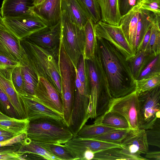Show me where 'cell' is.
Listing matches in <instances>:
<instances>
[{
    "mask_svg": "<svg viewBox=\"0 0 160 160\" xmlns=\"http://www.w3.org/2000/svg\"><path fill=\"white\" fill-rule=\"evenodd\" d=\"M21 146V143L11 146L0 147V154L17 151L19 149Z\"/></svg>",
    "mask_w": 160,
    "mask_h": 160,
    "instance_id": "cell-46",
    "label": "cell"
},
{
    "mask_svg": "<svg viewBox=\"0 0 160 160\" xmlns=\"http://www.w3.org/2000/svg\"><path fill=\"white\" fill-rule=\"evenodd\" d=\"M35 142L56 158L58 160H74L72 155L66 149L64 145Z\"/></svg>",
    "mask_w": 160,
    "mask_h": 160,
    "instance_id": "cell-32",
    "label": "cell"
},
{
    "mask_svg": "<svg viewBox=\"0 0 160 160\" xmlns=\"http://www.w3.org/2000/svg\"><path fill=\"white\" fill-rule=\"evenodd\" d=\"M20 95L26 118L29 121L43 118L63 119L59 114L35 100L31 96Z\"/></svg>",
    "mask_w": 160,
    "mask_h": 160,
    "instance_id": "cell-16",
    "label": "cell"
},
{
    "mask_svg": "<svg viewBox=\"0 0 160 160\" xmlns=\"http://www.w3.org/2000/svg\"><path fill=\"white\" fill-rule=\"evenodd\" d=\"M83 28L85 42L83 55L85 60H93L95 57L97 42L95 23L89 19Z\"/></svg>",
    "mask_w": 160,
    "mask_h": 160,
    "instance_id": "cell-23",
    "label": "cell"
},
{
    "mask_svg": "<svg viewBox=\"0 0 160 160\" xmlns=\"http://www.w3.org/2000/svg\"><path fill=\"white\" fill-rule=\"evenodd\" d=\"M130 131V130L129 129H117L109 132L92 139L120 144Z\"/></svg>",
    "mask_w": 160,
    "mask_h": 160,
    "instance_id": "cell-34",
    "label": "cell"
},
{
    "mask_svg": "<svg viewBox=\"0 0 160 160\" xmlns=\"http://www.w3.org/2000/svg\"><path fill=\"white\" fill-rule=\"evenodd\" d=\"M149 145L160 147V120L157 121L150 128L145 130Z\"/></svg>",
    "mask_w": 160,
    "mask_h": 160,
    "instance_id": "cell-38",
    "label": "cell"
},
{
    "mask_svg": "<svg viewBox=\"0 0 160 160\" xmlns=\"http://www.w3.org/2000/svg\"><path fill=\"white\" fill-rule=\"evenodd\" d=\"M0 107L6 115L11 118L20 119L7 96L0 87Z\"/></svg>",
    "mask_w": 160,
    "mask_h": 160,
    "instance_id": "cell-39",
    "label": "cell"
},
{
    "mask_svg": "<svg viewBox=\"0 0 160 160\" xmlns=\"http://www.w3.org/2000/svg\"><path fill=\"white\" fill-rule=\"evenodd\" d=\"M88 13L91 19L95 24L101 20L99 7L97 0H80Z\"/></svg>",
    "mask_w": 160,
    "mask_h": 160,
    "instance_id": "cell-37",
    "label": "cell"
},
{
    "mask_svg": "<svg viewBox=\"0 0 160 160\" xmlns=\"http://www.w3.org/2000/svg\"><path fill=\"white\" fill-rule=\"evenodd\" d=\"M61 9L65 11L72 21L81 28L91 19L80 0H61Z\"/></svg>",
    "mask_w": 160,
    "mask_h": 160,
    "instance_id": "cell-19",
    "label": "cell"
},
{
    "mask_svg": "<svg viewBox=\"0 0 160 160\" xmlns=\"http://www.w3.org/2000/svg\"><path fill=\"white\" fill-rule=\"evenodd\" d=\"M96 37L95 56L102 67L112 97H122L135 91V80L126 58L110 42Z\"/></svg>",
    "mask_w": 160,
    "mask_h": 160,
    "instance_id": "cell-1",
    "label": "cell"
},
{
    "mask_svg": "<svg viewBox=\"0 0 160 160\" xmlns=\"http://www.w3.org/2000/svg\"><path fill=\"white\" fill-rule=\"evenodd\" d=\"M60 38L64 49L75 68L83 54L85 37L83 28H81L71 20L65 11L61 12Z\"/></svg>",
    "mask_w": 160,
    "mask_h": 160,
    "instance_id": "cell-6",
    "label": "cell"
},
{
    "mask_svg": "<svg viewBox=\"0 0 160 160\" xmlns=\"http://www.w3.org/2000/svg\"><path fill=\"white\" fill-rule=\"evenodd\" d=\"M30 66L39 77L48 80L62 97V87L58 58L26 38L20 40Z\"/></svg>",
    "mask_w": 160,
    "mask_h": 160,
    "instance_id": "cell-3",
    "label": "cell"
},
{
    "mask_svg": "<svg viewBox=\"0 0 160 160\" xmlns=\"http://www.w3.org/2000/svg\"><path fill=\"white\" fill-rule=\"evenodd\" d=\"M108 111L118 112L123 116L128 121L130 130L136 131L140 129L138 96L135 91L122 97L113 98Z\"/></svg>",
    "mask_w": 160,
    "mask_h": 160,
    "instance_id": "cell-9",
    "label": "cell"
},
{
    "mask_svg": "<svg viewBox=\"0 0 160 160\" xmlns=\"http://www.w3.org/2000/svg\"><path fill=\"white\" fill-rule=\"evenodd\" d=\"M61 0H44L41 4L34 6L32 11L48 27L54 26L60 22Z\"/></svg>",
    "mask_w": 160,
    "mask_h": 160,
    "instance_id": "cell-15",
    "label": "cell"
},
{
    "mask_svg": "<svg viewBox=\"0 0 160 160\" xmlns=\"http://www.w3.org/2000/svg\"><path fill=\"white\" fill-rule=\"evenodd\" d=\"M135 90L137 93L151 90L160 86V73L138 80H135Z\"/></svg>",
    "mask_w": 160,
    "mask_h": 160,
    "instance_id": "cell-33",
    "label": "cell"
},
{
    "mask_svg": "<svg viewBox=\"0 0 160 160\" xmlns=\"http://www.w3.org/2000/svg\"><path fill=\"white\" fill-rule=\"evenodd\" d=\"M4 23L2 21V18L0 12V27L4 25Z\"/></svg>",
    "mask_w": 160,
    "mask_h": 160,
    "instance_id": "cell-52",
    "label": "cell"
},
{
    "mask_svg": "<svg viewBox=\"0 0 160 160\" xmlns=\"http://www.w3.org/2000/svg\"><path fill=\"white\" fill-rule=\"evenodd\" d=\"M86 61L90 91L88 113L89 118L92 119L101 116L108 110L109 103L113 98L97 57L95 56L93 60Z\"/></svg>",
    "mask_w": 160,
    "mask_h": 160,
    "instance_id": "cell-2",
    "label": "cell"
},
{
    "mask_svg": "<svg viewBox=\"0 0 160 160\" xmlns=\"http://www.w3.org/2000/svg\"><path fill=\"white\" fill-rule=\"evenodd\" d=\"M27 118L10 119L0 120V129L12 133L15 136L27 133L29 122Z\"/></svg>",
    "mask_w": 160,
    "mask_h": 160,
    "instance_id": "cell-26",
    "label": "cell"
},
{
    "mask_svg": "<svg viewBox=\"0 0 160 160\" xmlns=\"http://www.w3.org/2000/svg\"><path fill=\"white\" fill-rule=\"evenodd\" d=\"M118 129L101 124L94 123L92 125L85 124L78 132L77 135L80 138L92 139L109 132Z\"/></svg>",
    "mask_w": 160,
    "mask_h": 160,
    "instance_id": "cell-29",
    "label": "cell"
},
{
    "mask_svg": "<svg viewBox=\"0 0 160 160\" xmlns=\"http://www.w3.org/2000/svg\"><path fill=\"white\" fill-rule=\"evenodd\" d=\"M137 5L141 10L160 14V0H141Z\"/></svg>",
    "mask_w": 160,
    "mask_h": 160,
    "instance_id": "cell-40",
    "label": "cell"
},
{
    "mask_svg": "<svg viewBox=\"0 0 160 160\" xmlns=\"http://www.w3.org/2000/svg\"><path fill=\"white\" fill-rule=\"evenodd\" d=\"M118 129H130L126 119L119 113L107 111L101 116L95 118L93 122Z\"/></svg>",
    "mask_w": 160,
    "mask_h": 160,
    "instance_id": "cell-25",
    "label": "cell"
},
{
    "mask_svg": "<svg viewBox=\"0 0 160 160\" xmlns=\"http://www.w3.org/2000/svg\"><path fill=\"white\" fill-rule=\"evenodd\" d=\"M17 151L0 153V160H25L22 154Z\"/></svg>",
    "mask_w": 160,
    "mask_h": 160,
    "instance_id": "cell-44",
    "label": "cell"
},
{
    "mask_svg": "<svg viewBox=\"0 0 160 160\" xmlns=\"http://www.w3.org/2000/svg\"><path fill=\"white\" fill-rule=\"evenodd\" d=\"M160 16L149 11L141 10L139 13L135 38V53L147 31L152 22Z\"/></svg>",
    "mask_w": 160,
    "mask_h": 160,
    "instance_id": "cell-22",
    "label": "cell"
},
{
    "mask_svg": "<svg viewBox=\"0 0 160 160\" xmlns=\"http://www.w3.org/2000/svg\"><path fill=\"white\" fill-rule=\"evenodd\" d=\"M26 91L28 95H33L39 77L29 65L22 66Z\"/></svg>",
    "mask_w": 160,
    "mask_h": 160,
    "instance_id": "cell-31",
    "label": "cell"
},
{
    "mask_svg": "<svg viewBox=\"0 0 160 160\" xmlns=\"http://www.w3.org/2000/svg\"><path fill=\"white\" fill-rule=\"evenodd\" d=\"M152 25L148 28L138 48L137 52L139 51H145L148 43L150 38Z\"/></svg>",
    "mask_w": 160,
    "mask_h": 160,
    "instance_id": "cell-45",
    "label": "cell"
},
{
    "mask_svg": "<svg viewBox=\"0 0 160 160\" xmlns=\"http://www.w3.org/2000/svg\"><path fill=\"white\" fill-rule=\"evenodd\" d=\"M0 53L19 62L22 66L29 65L26 52L20 40L9 31L4 25L0 27Z\"/></svg>",
    "mask_w": 160,
    "mask_h": 160,
    "instance_id": "cell-12",
    "label": "cell"
},
{
    "mask_svg": "<svg viewBox=\"0 0 160 160\" xmlns=\"http://www.w3.org/2000/svg\"><path fill=\"white\" fill-rule=\"evenodd\" d=\"M27 134L35 142L57 145L64 144L73 136L63 119L51 118L30 121Z\"/></svg>",
    "mask_w": 160,
    "mask_h": 160,
    "instance_id": "cell-4",
    "label": "cell"
},
{
    "mask_svg": "<svg viewBox=\"0 0 160 160\" xmlns=\"http://www.w3.org/2000/svg\"><path fill=\"white\" fill-rule=\"evenodd\" d=\"M121 147L130 154L137 156L146 154L148 150L145 130L136 131L130 130L126 137L120 143Z\"/></svg>",
    "mask_w": 160,
    "mask_h": 160,
    "instance_id": "cell-17",
    "label": "cell"
},
{
    "mask_svg": "<svg viewBox=\"0 0 160 160\" xmlns=\"http://www.w3.org/2000/svg\"><path fill=\"white\" fill-rule=\"evenodd\" d=\"M158 73H160V54L153 56L150 59L135 80L145 78Z\"/></svg>",
    "mask_w": 160,
    "mask_h": 160,
    "instance_id": "cell-35",
    "label": "cell"
},
{
    "mask_svg": "<svg viewBox=\"0 0 160 160\" xmlns=\"http://www.w3.org/2000/svg\"><path fill=\"white\" fill-rule=\"evenodd\" d=\"M93 159L94 160H146L141 156L131 155L121 147L110 148L95 153Z\"/></svg>",
    "mask_w": 160,
    "mask_h": 160,
    "instance_id": "cell-24",
    "label": "cell"
},
{
    "mask_svg": "<svg viewBox=\"0 0 160 160\" xmlns=\"http://www.w3.org/2000/svg\"><path fill=\"white\" fill-rule=\"evenodd\" d=\"M95 153L90 150L86 151L83 155V160H90L93 159Z\"/></svg>",
    "mask_w": 160,
    "mask_h": 160,
    "instance_id": "cell-49",
    "label": "cell"
},
{
    "mask_svg": "<svg viewBox=\"0 0 160 160\" xmlns=\"http://www.w3.org/2000/svg\"><path fill=\"white\" fill-rule=\"evenodd\" d=\"M118 0L120 11L122 16L127 13L139 2L138 0Z\"/></svg>",
    "mask_w": 160,
    "mask_h": 160,
    "instance_id": "cell-42",
    "label": "cell"
},
{
    "mask_svg": "<svg viewBox=\"0 0 160 160\" xmlns=\"http://www.w3.org/2000/svg\"><path fill=\"white\" fill-rule=\"evenodd\" d=\"M11 78L13 86L17 93L21 96H27L21 65L14 68Z\"/></svg>",
    "mask_w": 160,
    "mask_h": 160,
    "instance_id": "cell-36",
    "label": "cell"
},
{
    "mask_svg": "<svg viewBox=\"0 0 160 160\" xmlns=\"http://www.w3.org/2000/svg\"><path fill=\"white\" fill-rule=\"evenodd\" d=\"M145 154V158L147 159L160 160V151H148Z\"/></svg>",
    "mask_w": 160,
    "mask_h": 160,
    "instance_id": "cell-47",
    "label": "cell"
},
{
    "mask_svg": "<svg viewBox=\"0 0 160 160\" xmlns=\"http://www.w3.org/2000/svg\"><path fill=\"white\" fill-rule=\"evenodd\" d=\"M160 16L152 22L149 42L145 52L154 56L160 54Z\"/></svg>",
    "mask_w": 160,
    "mask_h": 160,
    "instance_id": "cell-30",
    "label": "cell"
},
{
    "mask_svg": "<svg viewBox=\"0 0 160 160\" xmlns=\"http://www.w3.org/2000/svg\"><path fill=\"white\" fill-rule=\"evenodd\" d=\"M12 118H11L8 116L6 115L0 111V120L10 119Z\"/></svg>",
    "mask_w": 160,
    "mask_h": 160,
    "instance_id": "cell-50",
    "label": "cell"
},
{
    "mask_svg": "<svg viewBox=\"0 0 160 160\" xmlns=\"http://www.w3.org/2000/svg\"><path fill=\"white\" fill-rule=\"evenodd\" d=\"M14 136L12 133L0 129V142L8 139Z\"/></svg>",
    "mask_w": 160,
    "mask_h": 160,
    "instance_id": "cell-48",
    "label": "cell"
},
{
    "mask_svg": "<svg viewBox=\"0 0 160 160\" xmlns=\"http://www.w3.org/2000/svg\"><path fill=\"white\" fill-rule=\"evenodd\" d=\"M100 8L101 21L107 24L119 26L122 16L118 0H97Z\"/></svg>",
    "mask_w": 160,
    "mask_h": 160,
    "instance_id": "cell-21",
    "label": "cell"
},
{
    "mask_svg": "<svg viewBox=\"0 0 160 160\" xmlns=\"http://www.w3.org/2000/svg\"><path fill=\"white\" fill-rule=\"evenodd\" d=\"M96 37L103 38L112 44L128 60L135 52L127 41L119 26L111 25L100 21L95 24Z\"/></svg>",
    "mask_w": 160,
    "mask_h": 160,
    "instance_id": "cell-10",
    "label": "cell"
},
{
    "mask_svg": "<svg viewBox=\"0 0 160 160\" xmlns=\"http://www.w3.org/2000/svg\"><path fill=\"white\" fill-rule=\"evenodd\" d=\"M28 137L27 133H23L4 141L0 142V147L11 146L22 143Z\"/></svg>",
    "mask_w": 160,
    "mask_h": 160,
    "instance_id": "cell-41",
    "label": "cell"
},
{
    "mask_svg": "<svg viewBox=\"0 0 160 160\" xmlns=\"http://www.w3.org/2000/svg\"><path fill=\"white\" fill-rule=\"evenodd\" d=\"M145 51H138L127 60L128 65L135 80L138 77L147 62L153 56Z\"/></svg>",
    "mask_w": 160,
    "mask_h": 160,
    "instance_id": "cell-27",
    "label": "cell"
},
{
    "mask_svg": "<svg viewBox=\"0 0 160 160\" xmlns=\"http://www.w3.org/2000/svg\"><path fill=\"white\" fill-rule=\"evenodd\" d=\"M34 0H3L0 8L2 18L17 16L32 12Z\"/></svg>",
    "mask_w": 160,
    "mask_h": 160,
    "instance_id": "cell-20",
    "label": "cell"
},
{
    "mask_svg": "<svg viewBox=\"0 0 160 160\" xmlns=\"http://www.w3.org/2000/svg\"><path fill=\"white\" fill-rule=\"evenodd\" d=\"M58 61L61 80L63 119L71 121L73 108L75 91V71L71 60L67 54L60 38Z\"/></svg>",
    "mask_w": 160,
    "mask_h": 160,
    "instance_id": "cell-5",
    "label": "cell"
},
{
    "mask_svg": "<svg viewBox=\"0 0 160 160\" xmlns=\"http://www.w3.org/2000/svg\"><path fill=\"white\" fill-rule=\"evenodd\" d=\"M138 96L140 128L146 130L160 120V86Z\"/></svg>",
    "mask_w": 160,
    "mask_h": 160,
    "instance_id": "cell-7",
    "label": "cell"
},
{
    "mask_svg": "<svg viewBox=\"0 0 160 160\" xmlns=\"http://www.w3.org/2000/svg\"><path fill=\"white\" fill-rule=\"evenodd\" d=\"M30 96L36 101L56 112L63 118L61 96L55 87L45 78L42 77H39L34 94Z\"/></svg>",
    "mask_w": 160,
    "mask_h": 160,
    "instance_id": "cell-11",
    "label": "cell"
},
{
    "mask_svg": "<svg viewBox=\"0 0 160 160\" xmlns=\"http://www.w3.org/2000/svg\"><path fill=\"white\" fill-rule=\"evenodd\" d=\"M140 11L137 4L134 6L127 13L122 16L119 25L128 42L134 50L136 30Z\"/></svg>",
    "mask_w": 160,
    "mask_h": 160,
    "instance_id": "cell-18",
    "label": "cell"
},
{
    "mask_svg": "<svg viewBox=\"0 0 160 160\" xmlns=\"http://www.w3.org/2000/svg\"><path fill=\"white\" fill-rule=\"evenodd\" d=\"M44 0H34L33 4L34 6L38 5L42 3Z\"/></svg>",
    "mask_w": 160,
    "mask_h": 160,
    "instance_id": "cell-51",
    "label": "cell"
},
{
    "mask_svg": "<svg viewBox=\"0 0 160 160\" xmlns=\"http://www.w3.org/2000/svg\"><path fill=\"white\" fill-rule=\"evenodd\" d=\"M13 69H0V87L7 96L20 119H25L26 117L22 100L12 82L11 76Z\"/></svg>",
    "mask_w": 160,
    "mask_h": 160,
    "instance_id": "cell-14",
    "label": "cell"
},
{
    "mask_svg": "<svg viewBox=\"0 0 160 160\" xmlns=\"http://www.w3.org/2000/svg\"><path fill=\"white\" fill-rule=\"evenodd\" d=\"M6 27L19 39L48 27L33 12L2 18Z\"/></svg>",
    "mask_w": 160,
    "mask_h": 160,
    "instance_id": "cell-8",
    "label": "cell"
},
{
    "mask_svg": "<svg viewBox=\"0 0 160 160\" xmlns=\"http://www.w3.org/2000/svg\"><path fill=\"white\" fill-rule=\"evenodd\" d=\"M21 65L16 61L12 60L0 53V69H13Z\"/></svg>",
    "mask_w": 160,
    "mask_h": 160,
    "instance_id": "cell-43",
    "label": "cell"
},
{
    "mask_svg": "<svg viewBox=\"0 0 160 160\" xmlns=\"http://www.w3.org/2000/svg\"><path fill=\"white\" fill-rule=\"evenodd\" d=\"M22 155L26 153H33L41 155L48 160H58L45 149L32 141L28 137L21 143V146L17 151Z\"/></svg>",
    "mask_w": 160,
    "mask_h": 160,
    "instance_id": "cell-28",
    "label": "cell"
},
{
    "mask_svg": "<svg viewBox=\"0 0 160 160\" xmlns=\"http://www.w3.org/2000/svg\"><path fill=\"white\" fill-rule=\"evenodd\" d=\"M141 0H138V1H139V2L141 1Z\"/></svg>",
    "mask_w": 160,
    "mask_h": 160,
    "instance_id": "cell-53",
    "label": "cell"
},
{
    "mask_svg": "<svg viewBox=\"0 0 160 160\" xmlns=\"http://www.w3.org/2000/svg\"><path fill=\"white\" fill-rule=\"evenodd\" d=\"M25 38L58 58L60 40V22L53 26L47 27Z\"/></svg>",
    "mask_w": 160,
    "mask_h": 160,
    "instance_id": "cell-13",
    "label": "cell"
}]
</instances>
